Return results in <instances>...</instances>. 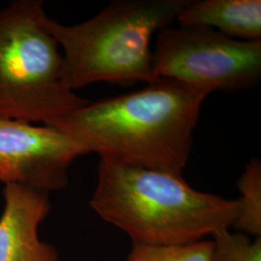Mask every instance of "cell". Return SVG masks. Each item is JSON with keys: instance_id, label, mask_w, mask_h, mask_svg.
Segmentation results:
<instances>
[{"instance_id": "obj_5", "label": "cell", "mask_w": 261, "mask_h": 261, "mask_svg": "<svg viewBox=\"0 0 261 261\" xmlns=\"http://www.w3.org/2000/svg\"><path fill=\"white\" fill-rule=\"evenodd\" d=\"M153 56L158 77L208 95L251 89L260 81L261 40H237L212 28H164L157 34Z\"/></svg>"}, {"instance_id": "obj_9", "label": "cell", "mask_w": 261, "mask_h": 261, "mask_svg": "<svg viewBox=\"0 0 261 261\" xmlns=\"http://www.w3.org/2000/svg\"><path fill=\"white\" fill-rule=\"evenodd\" d=\"M241 196L232 227L244 234L261 236V161L252 159L237 181Z\"/></svg>"}, {"instance_id": "obj_6", "label": "cell", "mask_w": 261, "mask_h": 261, "mask_svg": "<svg viewBox=\"0 0 261 261\" xmlns=\"http://www.w3.org/2000/svg\"><path fill=\"white\" fill-rule=\"evenodd\" d=\"M87 154L72 136L53 126L0 118V181L48 194L64 189L75 159Z\"/></svg>"}, {"instance_id": "obj_2", "label": "cell", "mask_w": 261, "mask_h": 261, "mask_svg": "<svg viewBox=\"0 0 261 261\" xmlns=\"http://www.w3.org/2000/svg\"><path fill=\"white\" fill-rule=\"evenodd\" d=\"M94 212L133 244L182 245L232 227L236 199L202 193L182 172L101 159L90 200Z\"/></svg>"}, {"instance_id": "obj_3", "label": "cell", "mask_w": 261, "mask_h": 261, "mask_svg": "<svg viewBox=\"0 0 261 261\" xmlns=\"http://www.w3.org/2000/svg\"><path fill=\"white\" fill-rule=\"evenodd\" d=\"M190 0H115L92 19L45 28L64 50L63 80L72 91L97 83L151 84L158 77L151 40L171 27Z\"/></svg>"}, {"instance_id": "obj_10", "label": "cell", "mask_w": 261, "mask_h": 261, "mask_svg": "<svg viewBox=\"0 0 261 261\" xmlns=\"http://www.w3.org/2000/svg\"><path fill=\"white\" fill-rule=\"evenodd\" d=\"M213 250V240L168 246L133 244L125 261H211Z\"/></svg>"}, {"instance_id": "obj_11", "label": "cell", "mask_w": 261, "mask_h": 261, "mask_svg": "<svg viewBox=\"0 0 261 261\" xmlns=\"http://www.w3.org/2000/svg\"><path fill=\"white\" fill-rule=\"evenodd\" d=\"M211 261H261V236L251 240L245 234L224 230L214 236Z\"/></svg>"}, {"instance_id": "obj_7", "label": "cell", "mask_w": 261, "mask_h": 261, "mask_svg": "<svg viewBox=\"0 0 261 261\" xmlns=\"http://www.w3.org/2000/svg\"><path fill=\"white\" fill-rule=\"evenodd\" d=\"M0 217V261H58L56 248L39 238V226L47 217L48 194L9 184Z\"/></svg>"}, {"instance_id": "obj_4", "label": "cell", "mask_w": 261, "mask_h": 261, "mask_svg": "<svg viewBox=\"0 0 261 261\" xmlns=\"http://www.w3.org/2000/svg\"><path fill=\"white\" fill-rule=\"evenodd\" d=\"M40 0L0 10V118L47 125L89 103L67 87Z\"/></svg>"}, {"instance_id": "obj_8", "label": "cell", "mask_w": 261, "mask_h": 261, "mask_svg": "<svg viewBox=\"0 0 261 261\" xmlns=\"http://www.w3.org/2000/svg\"><path fill=\"white\" fill-rule=\"evenodd\" d=\"M176 20L183 27L212 28L237 40H261L260 0L189 1Z\"/></svg>"}, {"instance_id": "obj_1", "label": "cell", "mask_w": 261, "mask_h": 261, "mask_svg": "<svg viewBox=\"0 0 261 261\" xmlns=\"http://www.w3.org/2000/svg\"><path fill=\"white\" fill-rule=\"evenodd\" d=\"M207 96L160 77L138 91L88 103L47 126L65 132L101 159L182 172Z\"/></svg>"}]
</instances>
